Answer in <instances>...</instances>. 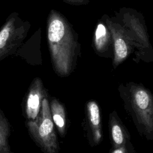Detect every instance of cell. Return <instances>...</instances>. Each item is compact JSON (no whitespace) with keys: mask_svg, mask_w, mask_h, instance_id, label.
Here are the masks:
<instances>
[{"mask_svg":"<svg viewBox=\"0 0 153 153\" xmlns=\"http://www.w3.org/2000/svg\"><path fill=\"white\" fill-rule=\"evenodd\" d=\"M132 145L130 141L126 145L118 147H113L111 153H131Z\"/></svg>","mask_w":153,"mask_h":153,"instance_id":"4fadbf2b","label":"cell"},{"mask_svg":"<svg viewBox=\"0 0 153 153\" xmlns=\"http://www.w3.org/2000/svg\"><path fill=\"white\" fill-rule=\"evenodd\" d=\"M109 127L113 147L123 146L130 141L128 133L115 112L110 114Z\"/></svg>","mask_w":153,"mask_h":153,"instance_id":"9c48e42d","label":"cell"},{"mask_svg":"<svg viewBox=\"0 0 153 153\" xmlns=\"http://www.w3.org/2000/svg\"><path fill=\"white\" fill-rule=\"evenodd\" d=\"M105 16L113 39V65L115 68L128 57L134 47L137 48V44L133 33L124 24Z\"/></svg>","mask_w":153,"mask_h":153,"instance_id":"5b68a950","label":"cell"},{"mask_svg":"<svg viewBox=\"0 0 153 153\" xmlns=\"http://www.w3.org/2000/svg\"><path fill=\"white\" fill-rule=\"evenodd\" d=\"M30 27L17 12L11 13L0 30V61L14 54L23 44Z\"/></svg>","mask_w":153,"mask_h":153,"instance_id":"277c9868","label":"cell"},{"mask_svg":"<svg viewBox=\"0 0 153 153\" xmlns=\"http://www.w3.org/2000/svg\"><path fill=\"white\" fill-rule=\"evenodd\" d=\"M47 96V92L39 78L33 80L30 85L25 103V115L27 121H33L38 115L42 102Z\"/></svg>","mask_w":153,"mask_h":153,"instance_id":"52a82bcc","label":"cell"},{"mask_svg":"<svg viewBox=\"0 0 153 153\" xmlns=\"http://www.w3.org/2000/svg\"><path fill=\"white\" fill-rule=\"evenodd\" d=\"M67 4L74 5H87L89 3V0H62Z\"/></svg>","mask_w":153,"mask_h":153,"instance_id":"9a60e30c","label":"cell"},{"mask_svg":"<svg viewBox=\"0 0 153 153\" xmlns=\"http://www.w3.org/2000/svg\"><path fill=\"white\" fill-rule=\"evenodd\" d=\"M126 106L130 112L139 132L153 140V96L144 87L130 83L120 88Z\"/></svg>","mask_w":153,"mask_h":153,"instance_id":"7a4b0ae2","label":"cell"},{"mask_svg":"<svg viewBox=\"0 0 153 153\" xmlns=\"http://www.w3.org/2000/svg\"><path fill=\"white\" fill-rule=\"evenodd\" d=\"M50 111L53 123L59 134L63 137L66 133V113L63 105L56 99H53L50 103Z\"/></svg>","mask_w":153,"mask_h":153,"instance_id":"30bf717a","label":"cell"},{"mask_svg":"<svg viewBox=\"0 0 153 153\" xmlns=\"http://www.w3.org/2000/svg\"><path fill=\"white\" fill-rule=\"evenodd\" d=\"M47 39L54 70L60 76L68 75L79 53L78 35L67 19L55 10L47 17Z\"/></svg>","mask_w":153,"mask_h":153,"instance_id":"6da1fadb","label":"cell"},{"mask_svg":"<svg viewBox=\"0 0 153 153\" xmlns=\"http://www.w3.org/2000/svg\"><path fill=\"white\" fill-rule=\"evenodd\" d=\"M30 135L45 153H58L59 145L54 130L50 104L47 97L42 102L40 112L33 121H27Z\"/></svg>","mask_w":153,"mask_h":153,"instance_id":"3957f363","label":"cell"},{"mask_svg":"<svg viewBox=\"0 0 153 153\" xmlns=\"http://www.w3.org/2000/svg\"><path fill=\"white\" fill-rule=\"evenodd\" d=\"M93 45L96 52L102 56H107L106 54L111 52V48H113L112 34L106 23L105 15L96 27L93 37Z\"/></svg>","mask_w":153,"mask_h":153,"instance_id":"ba28073f","label":"cell"},{"mask_svg":"<svg viewBox=\"0 0 153 153\" xmlns=\"http://www.w3.org/2000/svg\"><path fill=\"white\" fill-rule=\"evenodd\" d=\"M120 15L123 16V24L128 27L134 35L137 44V48L140 54H145L150 52L151 46L146 32V28L140 20V17L131 9L121 10Z\"/></svg>","mask_w":153,"mask_h":153,"instance_id":"8992f818","label":"cell"},{"mask_svg":"<svg viewBox=\"0 0 153 153\" xmlns=\"http://www.w3.org/2000/svg\"><path fill=\"white\" fill-rule=\"evenodd\" d=\"M10 133V122L0 109V153H14L9 145Z\"/></svg>","mask_w":153,"mask_h":153,"instance_id":"8fae6325","label":"cell"},{"mask_svg":"<svg viewBox=\"0 0 153 153\" xmlns=\"http://www.w3.org/2000/svg\"><path fill=\"white\" fill-rule=\"evenodd\" d=\"M92 135H93V141L97 144L99 143L101 141L102 138V132L101 128L93 130L92 131Z\"/></svg>","mask_w":153,"mask_h":153,"instance_id":"5bb4252c","label":"cell"},{"mask_svg":"<svg viewBox=\"0 0 153 153\" xmlns=\"http://www.w3.org/2000/svg\"><path fill=\"white\" fill-rule=\"evenodd\" d=\"M87 117L91 131L101 128V118L99 107L95 101H90L87 104Z\"/></svg>","mask_w":153,"mask_h":153,"instance_id":"7c38bea8","label":"cell"}]
</instances>
